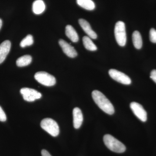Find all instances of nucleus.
Listing matches in <instances>:
<instances>
[{
  "instance_id": "nucleus-1",
  "label": "nucleus",
  "mask_w": 156,
  "mask_h": 156,
  "mask_svg": "<svg viewBox=\"0 0 156 156\" xmlns=\"http://www.w3.org/2000/svg\"><path fill=\"white\" fill-rule=\"evenodd\" d=\"M92 97L98 107L108 114L111 115L115 112V109L111 102L103 94L98 90L92 92Z\"/></svg>"
},
{
  "instance_id": "nucleus-2",
  "label": "nucleus",
  "mask_w": 156,
  "mask_h": 156,
  "mask_svg": "<svg viewBox=\"0 0 156 156\" xmlns=\"http://www.w3.org/2000/svg\"><path fill=\"white\" fill-rule=\"evenodd\" d=\"M103 141L107 147L112 151L122 153L126 151L125 145L111 135L105 134L103 137Z\"/></svg>"
},
{
  "instance_id": "nucleus-3",
  "label": "nucleus",
  "mask_w": 156,
  "mask_h": 156,
  "mask_svg": "<svg viewBox=\"0 0 156 156\" xmlns=\"http://www.w3.org/2000/svg\"><path fill=\"white\" fill-rule=\"evenodd\" d=\"M115 35L118 44L124 47L127 41L126 26L122 21H118L116 23L115 28Z\"/></svg>"
},
{
  "instance_id": "nucleus-4",
  "label": "nucleus",
  "mask_w": 156,
  "mask_h": 156,
  "mask_svg": "<svg viewBox=\"0 0 156 156\" xmlns=\"http://www.w3.org/2000/svg\"><path fill=\"white\" fill-rule=\"evenodd\" d=\"M41 127L51 136H56L59 133V127L58 124L52 119L46 118L41 121Z\"/></svg>"
},
{
  "instance_id": "nucleus-5",
  "label": "nucleus",
  "mask_w": 156,
  "mask_h": 156,
  "mask_svg": "<svg viewBox=\"0 0 156 156\" xmlns=\"http://www.w3.org/2000/svg\"><path fill=\"white\" fill-rule=\"evenodd\" d=\"M38 82L44 86L52 87L56 84V80L53 76L45 72H39L34 76Z\"/></svg>"
},
{
  "instance_id": "nucleus-6",
  "label": "nucleus",
  "mask_w": 156,
  "mask_h": 156,
  "mask_svg": "<svg viewBox=\"0 0 156 156\" xmlns=\"http://www.w3.org/2000/svg\"><path fill=\"white\" fill-rule=\"evenodd\" d=\"M20 92L23 99L29 102L34 101L37 99H40L42 97L41 94L40 92L30 88H22L20 89Z\"/></svg>"
},
{
  "instance_id": "nucleus-7",
  "label": "nucleus",
  "mask_w": 156,
  "mask_h": 156,
  "mask_svg": "<svg viewBox=\"0 0 156 156\" xmlns=\"http://www.w3.org/2000/svg\"><path fill=\"white\" fill-rule=\"evenodd\" d=\"M108 73L112 79L119 83L126 85L131 84V79L124 73L115 69H110Z\"/></svg>"
},
{
  "instance_id": "nucleus-8",
  "label": "nucleus",
  "mask_w": 156,
  "mask_h": 156,
  "mask_svg": "<svg viewBox=\"0 0 156 156\" xmlns=\"http://www.w3.org/2000/svg\"><path fill=\"white\" fill-rule=\"evenodd\" d=\"M130 108L134 115L140 121L145 122L147 120V113L141 105L132 102L130 104Z\"/></svg>"
},
{
  "instance_id": "nucleus-9",
  "label": "nucleus",
  "mask_w": 156,
  "mask_h": 156,
  "mask_svg": "<svg viewBox=\"0 0 156 156\" xmlns=\"http://www.w3.org/2000/svg\"><path fill=\"white\" fill-rule=\"evenodd\" d=\"M58 43L65 54L68 56L70 58H75L77 56V53L74 48L64 40L60 39Z\"/></svg>"
},
{
  "instance_id": "nucleus-10",
  "label": "nucleus",
  "mask_w": 156,
  "mask_h": 156,
  "mask_svg": "<svg viewBox=\"0 0 156 156\" xmlns=\"http://www.w3.org/2000/svg\"><path fill=\"white\" fill-rule=\"evenodd\" d=\"M73 113L74 127L76 129H78L82 126L83 120V113L80 109L77 107L74 108Z\"/></svg>"
},
{
  "instance_id": "nucleus-11",
  "label": "nucleus",
  "mask_w": 156,
  "mask_h": 156,
  "mask_svg": "<svg viewBox=\"0 0 156 156\" xmlns=\"http://www.w3.org/2000/svg\"><path fill=\"white\" fill-rule=\"evenodd\" d=\"M11 43L9 41H5L0 45V64L5 61L11 50Z\"/></svg>"
},
{
  "instance_id": "nucleus-12",
  "label": "nucleus",
  "mask_w": 156,
  "mask_h": 156,
  "mask_svg": "<svg viewBox=\"0 0 156 156\" xmlns=\"http://www.w3.org/2000/svg\"><path fill=\"white\" fill-rule=\"evenodd\" d=\"M79 23L82 29L89 36V37L93 39L97 38V35L92 28L89 23L83 19H80L79 20Z\"/></svg>"
},
{
  "instance_id": "nucleus-13",
  "label": "nucleus",
  "mask_w": 156,
  "mask_h": 156,
  "mask_svg": "<svg viewBox=\"0 0 156 156\" xmlns=\"http://www.w3.org/2000/svg\"><path fill=\"white\" fill-rule=\"evenodd\" d=\"M66 34L74 43H76L79 41V36L75 29L72 26H66Z\"/></svg>"
},
{
  "instance_id": "nucleus-14",
  "label": "nucleus",
  "mask_w": 156,
  "mask_h": 156,
  "mask_svg": "<svg viewBox=\"0 0 156 156\" xmlns=\"http://www.w3.org/2000/svg\"><path fill=\"white\" fill-rule=\"evenodd\" d=\"M45 8L44 3L42 0H36L33 4V11L36 14H42L45 11Z\"/></svg>"
},
{
  "instance_id": "nucleus-15",
  "label": "nucleus",
  "mask_w": 156,
  "mask_h": 156,
  "mask_svg": "<svg viewBox=\"0 0 156 156\" xmlns=\"http://www.w3.org/2000/svg\"><path fill=\"white\" fill-rule=\"evenodd\" d=\"M79 6L86 10L92 11L95 9V3L92 0H76Z\"/></svg>"
},
{
  "instance_id": "nucleus-16",
  "label": "nucleus",
  "mask_w": 156,
  "mask_h": 156,
  "mask_svg": "<svg viewBox=\"0 0 156 156\" xmlns=\"http://www.w3.org/2000/svg\"><path fill=\"white\" fill-rule=\"evenodd\" d=\"M132 41L134 47L136 49H141L142 47V39L139 31L136 30L132 34Z\"/></svg>"
},
{
  "instance_id": "nucleus-17",
  "label": "nucleus",
  "mask_w": 156,
  "mask_h": 156,
  "mask_svg": "<svg viewBox=\"0 0 156 156\" xmlns=\"http://www.w3.org/2000/svg\"><path fill=\"white\" fill-rule=\"evenodd\" d=\"M32 62V57L30 55H24L20 57L16 61V64L19 67H23L30 64Z\"/></svg>"
},
{
  "instance_id": "nucleus-18",
  "label": "nucleus",
  "mask_w": 156,
  "mask_h": 156,
  "mask_svg": "<svg viewBox=\"0 0 156 156\" xmlns=\"http://www.w3.org/2000/svg\"><path fill=\"white\" fill-rule=\"evenodd\" d=\"M83 41L84 47L87 50L94 51L97 50V47L89 37L84 36L83 38Z\"/></svg>"
},
{
  "instance_id": "nucleus-19",
  "label": "nucleus",
  "mask_w": 156,
  "mask_h": 156,
  "mask_svg": "<svg viewBox=\"0 0 156 156\" xmlns=\"http://www.w3.org/2000/svg\"><path fill=\"white\" fill-rule=\"evenodd\" d=\"M33 37L31 35H28L21 41L20 43V46L21 48H25L27 46H31L33 44Z\"/></svg>"
},
{
  "instance_id": "nucleus-20",
  "label": "nucleus",
  "mask_w": 156,
  "mask_h": 156,
  "mask_svg": "<svg viewBox=\"0 0 156 156\" xmlns=\"http://www.w3.org/2000/svg\"><path fill=\"white\" fill-rule=\"evenodd\" d=\"M150 40L153 43H156V30L154 29H151L150 31Z\"/></svg>"
},
{
  "instance_id": "nucleus-21",
  "label": "nucleus",
  "mask_w": 156,
  "mask_h": 156,
  "mask_svg": "<svg viewBox=\"0 0 156 156\" xmlns=\"http://www.w3.org/2000/svg\"><path fill=\"white\" fill-rule=\"evenodd\" d=\"M7 120V117L5 112L0 106V121L1 122H5Z\"/></svg>"
},
{
  "instance_id": "nucleus-22",
  "label": "nucleus",
  "mask_w": 156,
  "mask_h": 156,
  "mask_svg": "<svg viewBox=\"0 0 156 156\" xmlns=\"http://www.w3.org/2000/svg\"><path fill=\"white\" fill-rule=\"evenodd\" d=\"M150 78L156 83V70H153L151 72Z\"/></svg>"
},
{
  "instance_id": "nucleus-23",
  "label": "nucleus",
  "mask_w": 156,
  "mask_h": 156,
  "mask_svg": "<svg viewBox=\"0 0 156 156\" xmlns=\"http://www.w3.org/2000/svg\"><path fill=\"white\" fill-rule=\"evenodd\" d=\"M42 156H51L50 154L46 150H43L41 151Z\"/></svg>"
},
{
  "instance_id": "nucleus-24",
  "label": "nucleus",
  "mask_w": 156,
  "mask_h": 156,
  "mask_svg": "<svg viewBox=\"0 0 156 156\" xmlns=\"http://www.w3.org/2000/svg\"><path fill=\"white\" fill-rule=\"evenodd\" d=\"M2 20L0 18V30L2 28Z\"/></svg>"
}]
</instances>
